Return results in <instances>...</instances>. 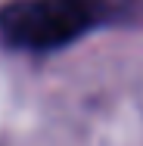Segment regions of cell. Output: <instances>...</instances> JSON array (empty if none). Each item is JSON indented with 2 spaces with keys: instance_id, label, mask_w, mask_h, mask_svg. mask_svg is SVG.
Returning a JSON list of instances; mask_svg holds the SVG:
<instances>
[{
  "instance_id": "obj_1",
  "label": "cell",
  "mask_w": 143,
  "mask_h": 146,
  "mask_svg": "<svg viewBox=\"0 0 143 146\" xmlns=\"http://www.w3.org/2000/svg\"><path fill=\"white\" fill-rule=\"evenodd\" d=\"M93 13L75 0H13L0 9V34L22 50H56L81 37Z\"/></svg>"
},
{
  "instance_id": "obj_2",
  "label": "cell",
  "mask_w": 143,
  "mask_h": 146,
  "mask_svg": "<svg viewBox=\"0 0 143 146\" xmlns=\"http://www.w3.org/2000/svg\"><path fill=\"white\" fill-rule=\"evenodd\" d=\"M75 3H81V6H87L93 16H96V9H103V6H109L112 0H75Z\"/></svg>"
}]
</instances>
